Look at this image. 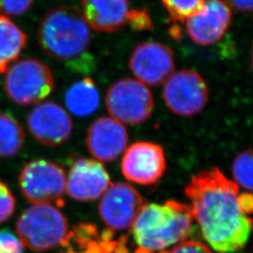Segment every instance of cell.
Here are the masks:
<instances>
[{
	"label": "cell",
	"instance_id": "obj_1",
	"mask_svg": "<svg viewBox=\"0 0 253 253\" xmlns=\"http://www.w3.org/2000/svg\"><path fill=\"white\" fill-rule=\"evenodd\" d=\"M193 219L216 252L234 253L248 242L253 220L240 207L237 184L216 167L194 174L185 187Z\"/></svg>",
	"mask_w": 253,
	"mask_h": 253
},
{
	"label": "cell",
	"instance_id": "obj_2",
	"mask_svg": "<svg viewBox=\"0 0 253 253\" xmlns=\"http://www.w3.org/2000/svg\"><path fill=\"white\" fill-rule=\"evenodd\" d=\"M37 41L48 56L65 62L71 69L92 67L88 54L90 27L80 9L61 5L48 10L37 29Z\"/></svg>",
	"mask_w": 253,
	"mask_h": 253
},
{
	"label": "cell",
	"instance_id": "obj_3",
	"mask_svg": "<svg viewBox=\"0 0 253 253\" xmlns=\"http://www.w3.org/2000/svg\"><path fill=\"white\" fill-rule=\"evenodd\" d=\"M193 220L188 204L168 200L163 205H144L130 227L138 246L135 253H162L185 241Z\"/></svg>",
	"mask_w": 253,
	"mask_h": 253
},
{
	"label": "cell",
	"instance_id": "obj_4",
	"mask_svg": "<svg viewBox=\"0 0 253 253\" xmlns=\"http://www.w3.org/2000/svg\"><path fill=\"white\" fill-rule=\"evenodd\" d=\"M16 231L22 245L38 253L67 245L70 235L67 218L49 203L27 208L19 217Z\"/></svg>",
	"mask_w": 253,
	"mask_h": 253
},
{
	"label": "cell",
	"instance_id": "obj_5",
	"mask_svg": "<svg viewBox=\"0 0 253 253\" xmlns=\"http://www.w3.org/2000/svg\"><path fill=\"white\" fill-rule=\"evenodd\" d=\"M52 71L36 58L15 61L5 73L4 90L12 102L20 106L38 104L54 90Z\"/></svg>",
	"mask_w": 253,
	"mask_h": 253
},
{
	"label": "cell",
	"instance_id": "obj_6",
	"mask_svg": "<svg viewBox=\"0 0 253 253\" xmlns=\"http://www.w3.org/2000/svg\"><path fill=\"white\" fill-rule=\"evenodd\" d=\"M105 104L111 118L122 124L134 126L151 116L153 95L143 83L123 78L111 84L106 92Z\"/></svg>",
	"mask_w": 253,
	"mask_h": 253
},
{
	"label": "cell",
	"instance_id": "obj_7",
	"mask_svg": "<svg viewBox=\"0 0 253 253\" xmlns=\"http://www.w3.org/2000/svg\"><path fill=\"white\" fill-rule=\"evenodd\" d=\"M163 97L166 106L174 115L193 117L208 103V84L197 72L181 70L165 80Z\"/></svg>",
	"mask_w": 253,
	"mask_h": 253
},
{
	"label": "cell",
	"instance_id": "obj_8",
	"mask_svg": "<svg viewBox=\"0 0 253 253\" xmlns=\"http://www.w3.org/2000/svg\"><path fill=\"white\" fill-rule=\"evenodd\" d=\"M66 174L56 163L35 160L23 166L19 174L22 193L33 204L59 199L66 191Z\"/></svg>",
	"mask_w": 253,
	"mask_h": 253
},
{
	"label": "cell",
	"instance_id": "obj_9",
	"mask_svg": "<svg viewBox=\"0 0 253 253\" xmlns=\"http://www.w3.org/2000/svg\"><path fill=\"white\" fill-rule=\"evenodd\" d=\"M27 128L41 145L59 146L73 135V119L65 109L54 101L40 102L27 119Z\"/></svg>",
	"mask_w": 253,
	"mask_h": 253
},
{
	"label": "cell",
	"instance_id": "obj_10",
	"mask_svg": "<svg viewBox=\"0 0 253 253\" xmlns=\"http://www.w3.org/2000/svg\"><path fill=\"white\" fill-rule=\"evenodd\" d=\"M144 205L143 197L134 187L118 182L111 184L101 196L99 212L109 230L121 232L131 227Z\"/></svg>",
	"mask_w": 253,
	"mask_h": 253
},
{
	"label": "cell",
	"instance_id": "obj_11",
	"mask_svg": "<svg viewBox=\"0 0 253 253\" xmlns=\"http://www.w3.org/2000/svg\"><path fill=\"white\" fill-rule=\"evenodd\" d=\"M166 157L163 147L152 142H136L126 148L121 171L126 179L142 186L160 180L166 171Z\"/></svg>",
	"mask_w": 253,
	"mask_h": 253
},
{
	"label": "cell",
	"instance_id": "obj_12",
	"mask_svg": "<svg viewBox=\"0 0 253 253\" xmlns=\"http://www.w3.org/2000/svg\"><path fill=\"white\" fill-rule=\"evenodd\" d=\"M128 67L138 81L145 85H159L173 73L174 56L169 46L145 42L134 48Z\"/></svg>",
	"mask_w": 253,
	"mask_h": 253
},
{
	"label": "cell",
	"instance_id": "obj_13",
	"mask_svg": "<svg viewBox=\"0 0 253 253\" xmlns=\"http://www.w3.org/2000/svg\"><path fill=\"white\" fill-rule=\"evenodd\" d=\"M232 18V9L223 0H204L199 10L185 21L186 29L194 43L213 45L225 35Z\"/></svg>",
	"mask_w": 253,
	"mask_h": 253
},
{
	"label": "cell",
	"instance_id": "obj_14",
	"mask_svg": "<svg viewBox=\"0 0 253 253\" xmlns=\"http://www.w3.org/2000/svg\"><path fill=\"white\" fill-rule=\"evenodd\" d=\"M110 185V175L103 164L86 158L77 159L66 178L68 195L79 202L99 199Z\"/></svg>",
	"mask_w": 253,
	"mask_h": 253
},
{
	"label": "cell",
	"instance_id": "obj_15",
	"mask_svg": "<svg viewBox=\"0 0 253 253\" xmlns=\"http://www.w3.org/2000/svg\"><path fill=\"white\" fill-rule=\"evenodd\" d=\"M128 134L115 118L102 117L91 123L85 143L89 153L100 163H112L126 150Z\"/></svg>",
	"mask_w": 253,
	"mask_h": 253
},
{
	"label": "cell",
	"instance_id": "obj_16",
	"mask_svg": "<svg viewBox=\"0 0 253 253\" xmlns=\"http://www.w3.org/2000/svg\"><path fill=\"white\" fill-rule=\"evenodd\" d=\"M82 14L90 28L113 33L127 24L128 0H81Z\"/></svg>",
	"mask_w": 253,
	"mask_h": 253
},
{
	"label": "cell",
	"instance_id": "obj_17",
	"mask_svg": "<svg viewBox=\"0 0 253 253\" xmlns=\"http://www.w3.org/2000/svg\"><path fill=\"white\" fill-rule=\"evenodd\" d=\"M65 104L77 118L90 117L100 106V93L96 83L90 77L76 82L66 91Z\"/></svg>",
	"mask_w": 253,
	"mask_h": 253
},
{
	"label": "cell",
	"instance_id": "obj_18",
	"mask_svg": "<svg viewBox=\"0 0 253 253\" xmlns=\"http://www.w3.org/2000/svg\"><path fill=\"white\" fill-rule=\"evenodd\" d=\"M27 44V34L8 16L0 14V74L17 61Z\"/></svg>",
	"mask_w": 253,
	"mask_h": 253
},
{
	"label": "cell",
	"instance_id": "obj_19",
	"mask_svg": "<svg viewBox=\"0 0 253 253\" xmlns=\"http://www.w3.org/2000/svg\"><path fill=\"white\" fill-rule=\"evenodd\" d=\"M25 131L18 121L9 114L0 113V158H11L21 151Z\"/></svg>",
	"mask_w": 253,
	"mask_h": 253
},
{
	"label": "cell",
	"instance_id": "obj_20",
	"mask_svg": "<svg viewBox=\"0 0 253 253\" xmlns=\"http://www.w3.org/2000/svg\"><path fill=\"white\" fill-rule=\"evenodd\" d=\"M232 174L238 187L253 192V149L244 150L235 157Z\"/></svg>",
	"mask_w": 253,
	"mask_h": 253
},
{
	"label": "cell",
	"instance_id": "obj_21",
	"mask_svg": "<svg viewBox=\"0 0 253 253\" xmlns=\"http://www.w3.org/2000/svg\"><path fill=\"white\" fill-rule=\"evenodd\" d=\"M163 6L167 10L172 22H184L199 10L204 0H162Z\"/></svg>",
	"mask_w": 253,
	"mask_h": 253
},
{
	"label": "cell",
	"instance_id": "obj_22",
	"mask_svg": "<svg viewBox=\"0 0 253 253\" xmlns=\"http://www.w3.org/2000/svg\"><path fill=\"white\" fill-rule=\"evenodd\" d=\"M71 238L75 239L77 244L84 246V251L77 253L72 249L66 253H113L117 247V243L111 240L110 241L102 240L101 242H98L95 240H91L90 237L73 236Z\"/></svg>",
	"mask_w": 253,
	"mask_h": 253
},
{
	"label": "cell",
	"instance_id": "obj_23",
	"mask_svg": "<svg viewBox=\"0 0 253 253\" xmlns=\"http://www.w3.org/2000/svg\"><path fill=\"white\" fill-rule=\"evenodd\" d=\"M15 210V199L8 186L0 181V223L8 220Z\"/></svg>",
	"mask_w": 253,
	"mask_h": 253
},
{
	"label": "cell",
	"instance_id": "obj_24",
	"mask_svg": "<svg viewBox=\"0 0 253 253\" xmlns=\"http://www.w3.org/2000/svg\"><path fill=\"white\" fill-rule=\"evenodd\" d=\"M34 0H0V12L6 16H21L30 9Z\"/></svg>",
	"mask_w": 253,
	"mask_h": 253
},
{
	"label": "cell",
	"instance_id": "obj_25",
	"mask_svg": "<svg viewBox=\"0 0 253 253\" xmlns=\"http://www.w3.org/2000/svg\"><path fill=\"white\" fill-rule=\"evenodd\" d=\"M127 23H130L131 27L139 31L151 30L153 28L149 12L145 9L129 10Z\"/></svg>",
	"mask_w": 253,
	"mask_h": 253
},
{
	"label": "cell",
	"instance_id": "obj_26",
	"mask_svg": "<svg viewBox=\"0 0 253 253\" xmlns=\"http://www.w3.org/2000/svg\"><path fill=\"white\" fill-rule=\"evenodd\" d=\"M160 253H213L203 243L195 240H185L175 245L170 250H165Z\"/></svg>",
	"mask_w": 253,
	"mask_h": 253
},
{
	"label": "cell",
	"instance_id": "obj_27",
	"mask_svg": "<svg viewBox=\"0 0 253 253\" xmlns=\"http://www.w3.org/2000/svg\"><path fill=\"white\" fill-rule=\"evenodd\" d=\"M0 253H23V245L8 231H0Z\"/></svg>",
	"mask_w": 253,
	"mask_h": 253
},
{
	"label": "cell",
	"instance_id": "obj_28",
	"mask_svg": "<svg viewBox=\"0 0 253 253\" xmlns=\"http://www.w3.org/2000/svg\"><path fill=\"white\" fill-rule=\"evenodd\" d=\"M230 8L240 12H252L253 11V0H223Z\"/></svg>",
	"mask_w": 253,
	"mask_h": 253
},
{
	"label": "cell",
	"instance_id": "obj_29",
	"mask_svg": "<svg viewBox=\"0 0 253 253\" xmlns=\"http://www.w3.org/2000/svg\"><path fill=\"white\" fill-rule=\"evenodd\" d=\"M240 207L247 215L253 212V195L252 193H244L239 195Z\"/></svg>",
	"mask_w": 253,
	"mask_h": 253
},
{
	"label": "cell",
	"instance_id": "obj_30",
	"mask_svg": "<svg viewBox=\"0 0 253 253\" xmlns=\"http://www.w3.org/2000/svg\"></svg>",
	"mask_w": 253,
	"mask_h": 253
}]
</instances>
